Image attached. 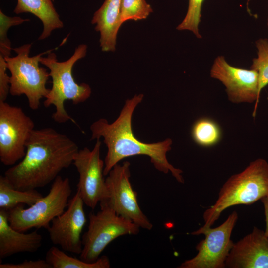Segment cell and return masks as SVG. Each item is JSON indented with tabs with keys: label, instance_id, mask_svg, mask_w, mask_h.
Here are the masks:
<instances>
[{
	"label": "cell",
	"instance_id": "cell-1",
	"mask_svg": "<svg viewBox=\"0 0 268 268\" xmlns=\"http://www.w3.org/2000/svg\"><path fill=\"white\" fill-rule=\"evenodd\" d=\"M143 97V94H139L127 99L119 116L112 123H109L105 118H100L91 125V140L102 137L107 147L104 175L107 176L115 165L126 158L146 155L150 158L156 169L165 174L170 172L179 183H184L182 170L174 167L167 158V153L171 149L172 139L167 138L158 142L145 143L139 140L133 132V113Z\"/></svg>",
	"mask_w": 268,
	"mask_h": 268
},
{
	"label": "cell",
	"instance_id": "cell-2",
	"mask_svg": "<svg viewBox=\"0 0 268 268\" xmlns=\"http://www.w3.org/2000/svg\"><path fill=\"white\" fill-rule=\"evenodd\" d=\"M24 157L8 168L4 176L16 189L43 187L72 163L79 151L75 142L52 128L34 129L26 145Z\"/></svg>",
	"mask_w": 268,
	"mask_h": 268
},
{
	"label": "cell",
	"instance_id": "cell-3",
	"mask_svg": "<svg viewBox=\"0 0 268 268\" xmlns=\"http://www.w3.org/2000/svg\"><path fill=\"white\" fill-rule=\"evenodd\" d=\"M268 196V163L258 158L242 172L232 175L223 185L215 203L203 213L204 224L191 233L200 235L211 227L221 213L229 207L249 205Z\"/></svg>",
	"mask_w": 268,
	"mask_h": 268
},
{
	"label": "cell",
	"instance_id": "cell-4",
	"mask_svg": "<svg viewBox=\"0 0 268 268\" xmlns=\"http://www.w3.org/2000/svg\"><path fill=\"white\" fill-rule=\"evenodd\" d=\"M85 44L78 45L73 55L67 60L58 61L56 54L49 52L46 57H41L40 63L49 69L52 86L44 101V106H55L53 119L57 123H64L70 120L76 124L74 120L67 112L64 107L66 100H71L73 104H78L88 99L91 93L90 86L85 83L77 84L72 76V71L75 63L84 58L87 53Z\"/></svg>",
	"mask_w": 268,
	"mask_h": 268
},
{
	"label": "cell",
	"instance_id": "cell-5",
	"mask_svg": "<svg viewBox=\"0 0 268 268\" xmlns=\"http://www.w3.org/2000/svg\"><path fill=\"white\" fill-rule=\"evenodd\" d=\"M31 46L32 44H26L14 48L16 55L5 57V60L11 74L9 94L12 96L25 95L29 107L36 110L39 108L41 99L45 98L50 91L46 87L49 72L40 67L39 63L42 55L52 50L30 57Z\"/></svg>",
	"mask_w": 268,
	"mask_h": 268
},
{
	"label": "cell",
	"instance_id": "cell-6",
	"mask_svg": "<svg viewBox=\"0 0 268 268\" xmlns=\"http://www.w3.org/2000/svg\"><path fill=\"white\" fill-rule=\"evenodd\" d=\"M71 191L69 179L58 176L46 196L26 208L20 204L8 211L10 225L23 232L33 228L47 229L52 221L64 212Z\"/></svg>",
	"mask_w": 268,
	"mask_h": 268
},
{
	"label": "cell",
	"instance_id": "cell-7",
	"mask_svg": "<svg viewBox=\"0 0 268 268\" xmlns=\"http://www.w3.org/2000/svg\"><path fill=\"white\" fill-rule=\"evenodd\" d=\"M87 231L82 236V260L92 263L112 241L125 235H137L140 227L131 220L118 215L112 209L100 207L96 213L89 214Z\"/></svg>",
	"mask_w": 268,
	"mask_h": 268
},
{
	"label": "cell",
	"instance_id": "cell-8",
	"mask_svg": "<svg viewBox=\"0 0 268 268\" xmlns=\"http://www.w3.org/2000/svg\"><path fill=\"white\" fill-rule=\"evenodd\" d=\"M130 163L126 161L121 165L117 164L110 170L105 178L108 196L100 205L112 209L140 228L150 230L153 225L140 209L137 193L130 181Z\"/></svg>",
	"mask_w": 268,
	"mask_h": 268
},
{
	"label": "cell",
	"instance_id": "cell-9",
	"mask_svg": "<svg viewBox=\"0 0 268 268\" xmlns=\"http://www.w3.org/2000/svg\"><path fill=\"white\" fill-rule=\"evenodd\" d=\"M34 122L22 108L0 101V160L13 166L22 159Z\"/></svg>",
	"mask_w": 268,
	"mask_h": 268
},
{
	"label": "cell",
	"instance_id": "cell-10",
	"mask_svg": "<svg viewBox=\"0 0 268 268\" xmlns=\"http://www.w3.org/2000/svg\"><path fill=\"white\" fill-rule=\"evenodd\" d=\"M238 214L233 211L220 225L202 231L205 238L196 246L198 253L183 262L179 268H224L225 261L234 243L231 239Z\"/></svg>",
	"mask_w": 268,
	"mask_h": 268
},
{
	"label": "cell",
	"instance_id": "cell-11",
	"mask_svg": "<svg viewBox=\"0 0 268 268\" xmlns=\"http://www.w3.org/2000/svg\"><path fill=\"white\" fill-rule=\"evenodd\" d=\"M101 142L97 141L92 150L87 147L79 150L74 156L72 164L78 174L77 191L84 203L94 209L98 203L104 201L108 191L104 178V161L100 158Z\"/></svg>",
	"mask_w": 268,
	"mask_h": 268
},
{
	"label": "cell",
	"instance_id": "cell-12",
	"mask_svg": "<svg viewBox=\"0 0 268 268\" xmlns=\"http://www.w3.org/2000/svg\"><path fill=\"white\" fill-rule=\"evenodd\" d=\"M210 74L224 85L228 99L232 103L255 102L253 117L255 116L260 97L256 70L233 67L220 56L215 59Z\"/></svg>",
	"mask_w": 268,
	"mask_h": 268
},
{
	"label": "cell",
	"instance_id": "cell-13",
	"mask_svg": "<svg viewBox=\"0 0 268 268\" xmlns=\"http://www.w3.org/2000/svg\"><path fill=\"white\" fill-rule=\"evenodd\" d=\"M84 204L76 191L69 200L67 210L55 217L47 229L52 243L65 252L77 255L82 252L81 233L86 223Z\"/></svg>",
	"mask_w": 268,
	"mask_h": 268
},
{
	"label": "cell",
	"instance_id": "cell-14",
	"mask_svg": "<svg viewBox=\"0 0 268 268\" xmlns=\"http://www.w3.org/2000/svg\"><path fill=\"white\" fill-rule=\"evenodd\" d=\"M225 268H268V238L264 231L255 226L251 233L234 243Z\"/></svg>",
	"mask_w": 268,
	"mask_h": 268
},
{
	"label": "cell",
	"instance_id": "cell-15",
	"mask_svg": "<svg viewBox=\"0 0 268 268\" xmlns=\"http://www.w3.org/2000/svg\"><path fill=\"white\" fill-rule=\"evenodd\" d=\"M8 211L0 209V258L21 252L33 253L42 244V236L37 231L24 233L14 229L8 221Z\"/></svg>",
	"mask_w": 268,
	"mask_h": 268
},
{
	"label": "cell",
	"instance_id": "cell-16",
	"mask_svg": "<svg viewBox=\"0 0 268 268\" xmlns=\"http://www.w3.org/2000/svg\"><path fill=\"white\" fill-rule=\"evenodd\" d=\"M122 0H105L94 13L91 23L100 33V46L103 52H113L116 49L117 34L122 24Z\"/></svg>",
	"mask_w": 268,
	"mask_h": 268
},
{
	"label": "cell",
	"instance_id": "cell-17",
	"mask_svg": "<svg viewBox=\"0 0 268 268\" xmlns=\"http://www.w3.org/2000/svg\"><path fill=\"white\" fill-rule=\"evenodd\" d=\"M13 11L17 14L30 13L41 20L43 29L38 38L40 40L47 38L53 31L64 26L52 0H17Z\"/></svg>",
	"mask_w": 268,
	"mask_h": 268
},
{
	"label": "cell",
	"instance_id": "cell-18",
	"mask_svg": "<svg viewBox=\"0 0 268 268\" xmlns=\"http://www.w3.org/2000/svg\"><path fill=\"white\" fill-rule=\"evenodd\" d=\"M43 197L36 189H17L4 176H0V209L8 211L23 204L30 206Z\"/></svg>",
	"mask_w": 268,
	"mask_h": 268
},
{
	"label": "cell",
	"instance_id": "cell-19",
	"mask_svg": "<svg viewBox=\"0 0 268 268\" xmlns=\"http://www.w3.org/2000/svg\"><path fill=\"white\" fill-rule=\"evenodd\" d=\"M45 260L51 268H109L111 266L106 256L99 257L94 262L88 263L68 256L56 246H52L48 250Z\"/></svg>",
	"mask_w": 268,
	"mask_h": 268
},
{
	"label": "cell",
	"instance_id": "cell-20",
	"mask_svg": "<svg viewBox=\"0 0 268 268\" xmlns=\"http://www.w3.org/2000/svg\"><path fill=\"white\" fill-rule=\"evenodd\" d=\"M191 135L197 145L209 147L216 145L222 137V131L218 124L213 119L201 117L193 124Z\"/></svg>",
	"mask_w": 268,
	"mask_h": 268
},
{
	"label": "cell",
	"instance_id": "cell-21",
	"mask_svg": "<svg viewBox=\"0 0 268 268\" xmlns=\"http://www.w3.org/2000/svg\"><path fill=\"white\" fill-rule=\"evenodd\" d=\"M257 57L253 59L250 69L258 74V91L268 84V39L260 38L256 42Z\"/></svg>",
	"mask_w": 268,
	"mask_h": 268
},
{
	"label": "cell",
	"instance_id": "cell-22",
	"mask_svg": "<svg viewBox=\"0 0 268 268\" xmlns=\"http://www.w3.org/2000/svg\"><path fill=\"white\" fill-rule=\"evenodd\" d=\"M153 9L145 0H122L121 22L146 19Z\"/></svg>",
	"mask_w": 268,
	"mask_h": 268
},
{
	"label": "cell",
	"instance_id": "cell-23",
	"mask_svg": "<svg viewBox=\"0 0 268 268\" xmlns=\"http://www.w3.org/2000/svg\"><path fill=\"white\" fill-rule=\"evenodd\" d=\"M29 19L20 17H10L0 10V55L4 58L11 55V42L7 36L8 30L12 26H18L28 22Z\"/></svg>",
	"mask_w": 268,
	"mask_h": 268
},
{
	"label": "cell",
	"instance_id": "cell-24",
	"mask_svg": "<svg viewBox=\"0 0 268 268\" xmlns=\"http://www.w3.org/2000/svg\"><path fill=\"white\" fill-rule=\"evenodd\" d=\"M204 0H189L188 10L181 23L177 27L178 30L192 31L198 38H201L199 31L201 10Z\"/></svg>",
	"mask_w": 268,
	"mask_h": 268
},
{
	"label": "cell",
	"instance_id": "cell-25",
	"mask_svg": "<svg viewBox=\"0 0 268 268\" xmlns=\"http://www.w3.org/2000/svg\"><path fill=\"white\" fill-rule=\"evenodd\" d=\"M5 58L0 55V101H5L10 90V76Z\"/></svg>",
	"mask_w": 268,
	"mask_h": 268
},
{
	"label": "cell",
	"instance_id": "cell-26",
	"mask_svg": "<svg viewBox=\"0 0 268 268\" xmlns=\"http://www.w3.org/2000/svg\"><path fill=\"white\" fill-rule=\"evenodd\" d=\"M0 268H51L45 260H25L18 264L0 263Z\"/></svg>",
	"mask_w": 268,
	"mask_h": 268
},
{
	"label": "cell",
	"instance_id": "cell-27",
	"mask_svg": "<svg viewBox=\"0 0 268 268\" xmlns=\"http://www.w3.org/2000/svg\"><path fill=\"white\" fill-rule=\"evenodd\" d=\"M264 208V214L265 217V234L268 238V196H267L261 199Z\"/></svg>",
	"mask_w": 268,
	"mask_h": 268
},
{
	"label": "cell",
	"instance_id": "cell-28",
	"mask_svg": "<svg viewBox=\"0 0 268 268\" xmlns=\"http://www.w3.org/2000/svg\"><path fill=\"white\" fill-rule=\"evenodd\" d=\"M267 27H268V16L267 18Z\"/></svg>",
	"mask_w": 268,
	"mask_h": 268
},
{
	"label": "cell",
	"instance_id": "cell-29",
	"mask_svg": "<svg viewBox=\"0 0 268 268\" xmlns=\"http://www.w3.org/2000/svg\"><path fill=\"white\" fill-rule=\"evenodd\" d=\"M249 0H248V2H249Z\"/></svg>",
	"mask_w": 268,
	"mask_h": 268
}]
</instances>
